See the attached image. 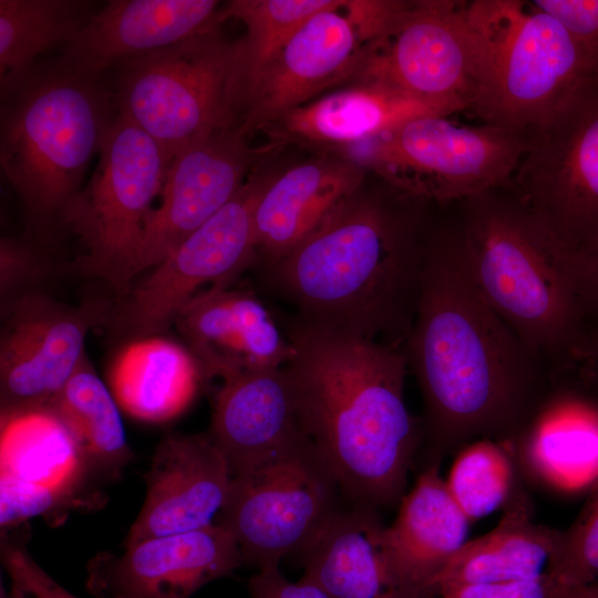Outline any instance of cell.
<instances>
[{
  "label": "cell",
  "instance_id": "obj_39",
  "mask_svg": "<svg viewBox=\"0 0 598 598\" xmlns=\"http://www.w3.org/2000/svg\"><path fill=\"white\" fill-rule=\"evenodd\" d=\"M248 588L251 598H331L305 576L298 581L287 579L279 566L258 569L249 579Z\"/></svg>",
  "mask_w": 598,
  "mask_h": 598
},
{
  "label": "cell",
  "instance_id": "obj_15",
  "mask_svg": "<svg viewBox=\"0 0 598 598\" xmlns=\"http://www.w3.org/2000/svg\"><path fill=\"white\" fill-rule=\"evenodd\" d=\"M239 126L198 140L171 159L159 203L144 234L138 275L159 264L218 213L243 187L247 173L270 148H252Z\"/></svg>",
  "mask_w": 598,
  "mask_h": 598
},
{
  "label": "cell",
  "instance_id": "obj_14",
  "mask_svg": "<svg viewBox=\"0 0 598 598\" xmlns=\"http://www.w3.org/2000/svg\"><path fill=\"white\" fill-rule=\"evenodd\" d=\"M0 339L1 410L49 405L85 357V340L109 320L101 303L66 306L35 292L4 311Z\"/></svg>",
  "mask_w": 598,
  "mask_h": 598
},
{
  "label": "cell",
  "instance_id": "obj_44",
  "mask_svg": "<svg viewBox=\"0 0 598 598\" xmlns=\"http://www.w3.org/2000/svg\"><path fill=\"white\" fill-rule=\"evenodd\" d=\"M555 598H578L573 590L557 589Z\"/></svg>",
  "mask_w": 598,
  "mask_h": 598
},
{
  "label": "cell",
  "instance_id": "obj_26",
  "mask_svg": "<svg viewBox=\"0 0 598 598\" xmlns=\"http://www.w3.org/2000/svg\"><path fill=\"white\" fill-rule=\"evenodd\" d=\"M440 466L421 470L394 522L386 526L398 578L424 598L431 581L468 540L472 523L452 497Z\"/></svg>",
  "mask_w": 598,
  "mask_h": 598
},
{
  "label": "cell",
  "instance_id": "obj_3",
  "mask_svg": "<svg viewBox=\"0 0 598 598\" xmlns=\"http://www.w3.org/2000/svg\"><path fill=\"white\" fill-rule=\"evenodd\" d=\"M360 190L288 255L260 268L293 318L401 349L412 328L426 240L404 205Z\"/></svg>",
  "mask_w": 598,
  "mask_h": 598
},
{
  "label": "cell",
  "instance_id": "obj_38",
  "mask_svg": "<svg viewBox=\"0 0 598 598\" xmlns=\"http://www.w3.org/2000/svg\"><path fill=\"white\" fill-rule=\"evenodd\" d=\"M556 591L546 574L533 579L456 586L431 598H555Z\"/></svg>",
  "mask_w": 598,
  "mask_h": 598
},
{
  "label": "cell",
  "instance_id": "obj_32",
  "mask_svg": "<svg viewBox=\"0 0 598 598\" xmlns=\"http://www.w3.org/2000/svg\"><path fill=\"white\" fill-rule=\"evenodd\" d=\"M344 0H233L218 10V22L241 21L244 96L248 84L278 55L315 14L341 7Z\"/></svg>",
  "mask_w": 598,
  "mask_h": 598
},
{
  "label": "cell",
  "instance_id": "obj_7",
  "mask_svg": "<svg viewBox=\"0 0 598 598\" xmlns=\"http://www.w3.org/2000/svg\"><path fill=\"white\" fill-rule=\"evenodd\" d=\"M116 68L117 112L171 159L198 140L240 125L243 42L226 39L218 25Z\"/></svg>",
  "mask_w": 598,
  "mask_h": 598
},
{
  "label": "cell",
  "instance_id": "obj_24",
  "mask_svg": "<svg viewBox=\"0 0 598 598\" xmlns=\"http://www.w3.org/2000/svg\"><path fill=\"white\" fill-rule=\"evenodd\" d=\"M348 85L299 106L270 124L271 150L288 143L339 148L373 138L413 117L448 116L444 107L373 80H353Z\"/></svg>",
  "mask_w": 598,
  "mask_h": 598
},
{
  "label": "cell",
  "instance_id": "obj_36",
  "mask_svg": "<svg viewBox=\"0 0 598 598\" xmlns=\"http://www.w3.org/2000/svg\"><path fill=\"white\" fill-rule=\"evenodd\" d=\"M529 2L565 29L598 72V0H533Z\"/></svg>",
  "mask_w": 598,
  "mask_h": 598
},
{
  "label": "cell",
  "instance_id": "obj_1",
  "mask_svg": "<svg viewBox=\"0 0 598 598\" xmlns=\"http://www.w3.org/2000/svg\"><path fill=\"white\" fill-rule=\"evenodd\" d=\"M402 352L424 402L421 470L480 439L511 443L553 379L482 296L458 227L426 240Z\"/></svg>",
  "mask_w": 598,
  "mask_h": 598
},
{
  "label": "cell",
  "instance_id": "obj_33",
  "mask_svg": "<svg viewBox=\"0 0 598 598\" xmlns=\"http://www.w3.org/2000/svg\"><path fill=\"white\" fill-rule=\"evenodd\" d=\"M455 455L445 482L471 522L505 507L523 481L507 442L480 439Z\"/></svg>",
  "mask_w": 598,
  "mask_h": 598
},
{
  "label": "cell",
  "instance_id": "obj_13",
  "mask_svg": "<svg viewBox=\"0 0 598 598\" xmlns=\"http://www.w3.org/2000/svg\"><path fill=\"white\" fill-rule=\"evenodd\" d=\"M360 79L435 103L451 114L470 110L477 91L478 50L467 2L408 1L393 25L363 47L351 81Z\"/></svg>",
  "mask_w": 598,
  "mask_h": 598
},
{
  "label": "cell",
  "instance_id": "obj_4",
  "mask_svg": "<svg viewBox=\"0 0 598 598\" xmlns=\"http://www.w3.org/2000/svg\"><path fill=\"white\" fill-rule=\"evenodd\" d=\"M463 203L458 230L482 296L551 374L565 370L586 338L574 258L511 187Z\"/></svg>",
  "mask_w": 598,
  "mask_h": 598
},
{
  "label": "cell",
  "instance_id": "obj_42",
  "mask_svg": "<svg viewBox=\"0 0 598 598\" xmlns=\"http://www.w3.org/2000/svg\"><path fill=\"white\" fill-rule=\"evenodd\" d=\"M578 598H598V581L573 589Z\"/></svg>",
  "mask_w": 598,
  "mask_h": 598
},
{
  "label": "cell",
  "instance_id": "obj_35",
  "mask_svg": "<svg viewBox=\"0 0 598 598\" xmlns=\"http://www.w3.org/2000/svg\"><path fill=\"white\" fill-rule=\"evenodd\" d=\"M43 245L29 236L1 237L0 240V298L2 311L19 299L40 292L38 286L45 280L51 264Z\"/></svg>",
  "mask_w": 598,
  "mask_h": 598
},
{
  "label": "cell",
  "instance_id": "obj_19",
  "mask_svg": "<svg viewBox=\"0 0 598 598\" xmlns=\"http://www.w3.org/2000/svg\"><path fill=\"white\" fill-rule=\"evenodd\" d=\"M231 286L200 292L175 320L203 382L281 368L293 355L286 329L264 301Z\"/></svg>",
  "mask_w": 598,
  "mask_h": 598
},
{
  "label": "cell",
  "instance_id": "obj_27",
  "mask_svg": "<svg viewBox=\"0 0 598 598\" xmlns=\"http://www.w3.org/2000/svg\"><path fill=\"white\" fill-rule=\"evenodd\" d=\"M523 482L504 507L497 526L466 542L431 581L427 598L456 586L533 579L547 574L560 530L535 520Z\"/></svg>",
  "mask_w": 598,
  "mask_h": 598
},
{
  "label": "cell",
  "instance_id": "obj_16",
  "mask_svg": "<svg viewBox=\"0 0 598 598\" xmlns=\"http://www.w3.org/2000/svg\"><path fill=\"white\" fill-rule=\"evenodd\" d=\"M125 547L89 563L86 586L96 598H189L244 565L235 538L218 523Z\"/></svg>",
  "mask_w": 598,
  "mask_h": 598
},
{
  "label": "cell",
  "instance_id": "obj_40",
  "mask_svg": "<svg viewBox=\"0 0 598 598\" xmlns=\"http://www.w3.org/2000/svg\"><path fill=\"white\" fill-rule=\"evenodd\" d=\"M575 264L586 315L598 313V255Z\"/></svg>",
  "mask_w": 598,
  "mask_h": 598
},
{
  "label": "cell",
  "instance_id": "obj_22",
  "mask_svg": "<svg viewBox=\"0 0 598 598\" xmlns=\"http://www.w3.org/2000/svg\"><path fill=\"white\" fill-rule=\"evenodd\" d=\"M208 434L225 456L231 477L305 439L285 365L223 380L214 396Z\"/></svg>",
  "mask_w": 598,
  "mask_h": 598
},
{
  "label": "cell",
  "instance_id": "obj_30",
  "mask_svg": "<svg viewBox=\"0 0 598 598\" xmlns=\"http://www.w3.org/2000/svg\"><path fill=\"white\" fill-rule=\"evenodd\" d=\"M95 8L83 0H0L1 99L30 76L40 54L79 32Z\"/></svg>",
  "mask_w": 598,
  "mask_h": 598
},
{
  "label": "cell",
  "instance_id": "obj_11",
  "mask_svg": "<svg viewBox=\"0 0 598 598\" xmlns=\"http://www.w3.org/2000/svg\"><path fill=\"white\" fill-rule=\"evenodd\" d=\"M509 187L576 262L598 255V79L528 135Z\"/></svg>",
  "mask_w": 598,
  "mask_h": 598
},
{
  "label": "cell",
  "instance_id": "obj_2",
  "mask_svg": "<svg viewBox=\"0 0 598 598\" xmlns=\"http://www.w3.org/2000/svg\"><path fill=\"white\" fill-rule=\"evenodd\" d=\"M293 355L285 364L298 423L349 504H400L423 441L405 402L401 349L306 324H285Z\"/></svg>",
  "mask_w": 598,
  "mask_h": 598
},
{
  "label": "cell",
  "instance_id": "obj_18",
  "mask_svg": "<svg viewBox=\"0 0 598 598\" xmlns=\"http://www.w3.org/2000/svg\"><path fill=\"white\" fill-rule=\"evenodd\" d=\"M509 444L523 481L558 495L591 492L598 485V390L553 375Z\"/></svg>",
  "mask_w": 598,
  "mask_h": 598
},
{
  "label": "cell",
  "instance_id": "obj_29",
  "mask_svg": "<svg viewBox=\"0 0 598 598\" xmlns=\"http://www.w3.org/2000/svg\"><path fill=\"white\" fill-rule=\"evenodd\" d=\"M90 470L78 439L50 405L1 410V477L76 504Z\"/></svg>",
  "mask_w": 598,
  "mask_h": 598
},
{
  "label": "cell",
  "instance_id": "obj_34",
  "mask_svg": "<svg viewBox=\"0 0 598 598\" xmlns=\"http://www.w3.org/2000/svg\"><path fill=\"white\" fill-rule=\"evenodd\" d=\"M576 520L560 530L547 575L557 589L573 590L598 581V485Z\"/></svg>",
  "mask_w": 598,
  "mask_h": 598
},
{
  "label": "cell",
  "instance_id": "obj_25",
  "mask_svg": "<svg viewBox=\"0 0 598 598\" xmlns=\"http://www.w3.org/2000/svg\"><path fill=\"white\" fill-rule=\"evenodd\" d=\"M303 576L331 598H424L398 578L380 511L348 504L299 556Z\"/></svg>",
  "mask_w": 598,
  "mask_h": 598
},
{
  "label": "cell",
  "instance_id": "obj_9",
  "mask_svg": "<svg viewBox=\"0 0 598 598\" xmlns=\"http://www.w3.org/2000/svg\"><path fill=\"white\" fill-rule=\"evenodd\" d=\"M527 143L496 125L422 115L340 152L404 195L445 204L509 187Z\"/></svg>",
  "mask_w": 598,
  "mask_h": 598
},
{
  "label": "cell",
  "instance_id": "obj_28",
  "mask_svg": "<svg viewBox=\"0 0 598 598\" xmlns=\"http://www.w3.org/2000/svg\"><path fill=\"white\" fill-rule=\"evenodd\" d=\"M110 389L131 416L162 423L183 413L202 383L186 346L161 334L133 339L113 359Z\"/></svg>",
  "mask_w": 598,
  "mask_h": 598
},
{
  "label": "cell",
  "instance_id": "obj_10",
  "mask_svg": "<svg viewBox=\"0 0 598 598\" xmlns=\"http://www.w3.org/2000/svg\"><path fill=\"white\" fill-rule=\"evenodd\" d=\"M340 487L306 436L271 461L231 477L218 524L244 564L279 566L308 549L346 506Z\"/></svg>",
  "mask_w": 598,
  "mask_h": 598
},
{
  "label": "cell",
  "instance_id": "obj_23",
  "mask_svg": "<svg viewBox=\"0 0 598 598\" xmlns=\"http://www.w3.org/2000/svg\"><path fill=\"white\" fill-rule=\"evenodd\" d=\"M365 168L322 156L274 174L254 214L257 268L278 261L360 190Z\"/></svg>",
  "mask_w": 598,
  "mask_h": 598
},
{
  "label": "cell",
  "instance_id": "obj_6",
  "mask_svg": "<svg viewBox=\"0 0 598 598\" xmlns=\"http://www.w3.org/2000/svg\"><path fill=\"white\" fill-rule=\"evenodd\" d=\"M467 17L478 50L470 111L528 136L598 72L565 29L529 1L474 0Z\"/></svg>",
  "mask_w": 598,
  "mask_h": 598
},
{
  "label": "cell",
  "instance_id": "obj_12",
  "mask_svg": "<svg viewBox=\"0 0 598 598\" xmlns=\"http://www.w3.org/2000/svg\"><path fill=\"white\" fill-rule=\"evenodd\" d=\"M275 173L249 175L238 193L118 298L112 327L132 339L161 334L200 292L231 286L257 266L254 214Z\"/></svg>",
  "mask_w": 598,
  "mask_h": 598
},
{
  "label": "cell",
  "instance_id": "obj_5",
  "mask_svg": "<svg viewBox=\"0 0 598 598\" xmlns=\"http://www.w3.org/2000/svg\"><path fill=\"white\" fill-rule=\"evenodd\" d=\"M101 78L35 68L1 99L0 164L20 198L29 237L49 245L83 187L116 113Z\"/></svg>",
  "mask_w": 598,
  "mask_h": 598
},
{
  "label": "cell",
  "instance_id": "obj_17",
  "mask_svg": "<svg viewBox=\"0 0 598 598\" xmlns=\"http://www.w3.org/2000/svg\"><path fill=\"white\" fill-rule=\"evenodd\" d=\"M344 4L311 17L248 84L240 122L248 135L353 79L363 44Z\"/></svg>",
  "mask_w": 598,
  "mask_h": 598
},
{
  "label": "cell",
  "instance_id": "obj_20",
  "mask_svg": "<svg viewBox=\"0 0 598 598\" xmlns=\"http://www.w3.org/2000/svg\"><path fill=\"white\" fill-rule=\"evenodd\" d=\"M219 1L112 0L62 45L55 70L101 78L111 66L217 27Z\"/></svg>",
  "mask_w": 598,
  "mask_h": 598
},
{
  "label": "cell",
  "instance_id": "obj_41",
  "mask_svg": "<svg viewBox=\"0 0 598 598\" xmlns=\"http://www.w3.org/2000/svg\"><path fill=\"white\" fill-rule=\"evenodd\" d=\"M585 355L595 361V375H591L595 381L590 383L598 390V333L595 337H586L580 358Z\"/></svg>",
  "mask_w": 598,
  "mask_h": 598
},
{
  "label": "cell",
  "instance_id": "obj_37",
  "mask_svg": "<svg viewBox=\"0 0 598 598\" xmlns=\"http://www.w3.org/2000/svg\"><path fill=\"white\" fill-rule=\"evenodd\" d=\"M2 563L11 586L24 598H78L51 578L29 555L22 542L2 537Z\"/></svg>",
  "mask_w": 598,
  "mask_h": 598
},
{
  "label": "cell",
  "instance_id": "obj_8",
  "mask_svg": "<svg viewBox=\"0 0 598 598\" xmlns=\"http://www.w3.org/2000/svg\"><path fill=\"white\" fill-rule=\"evenodd\" d=\"M97 155L93 175L64 209L60 229L80 245L78 270L107 282L120 298L138 276L146 221L171 158L120 112Z\"/></svg>",
  "mask_w": 598,
  "mask_h": 598
},
{
  "label": "cell",
  "instance_id": "obj_21",
  "mask_svg": "<svg viewBox=\"0 0 598 598\" xmlns=\"http://www.w3.org/2000/svg\"><path fill=\"white\" fill-rule=\"evenodd\" d=\"M231 483L228 463L208 433H167L146 474V497L125 546L207 527Z\"/></svg>",
  "mask_w": 598,
  "mask_h": 598
},
{
  "label": "cell",
  "instance_id": "obj_31",
  "mask_svg": "<svg viewBox=\"0 0 598 598\" xmlns=\"http://www.w3.org/2000/svg\"><path fill=\"white\" fill-rule=\"evenodd\" d=\"M49 405L75 435L92 468L112 473L130 462L120 405L86 355Z\"/></svg>",
  "mask_w": 598,
  "mask_h": 598
},
{
  "label": "cell",
  "instance_id": "obj_43",
  "mask_svg": "<svg viewBox=\"0 0 598 598\" xmlns=\"http://www.w3.org/2000/svg\"><path fill=\"white\" fill-rule=\"evenodd\" d=\"M1 598H24V596L18 589L11 586L9 592L1 590Z\"/></svg>",
  "mask_w": 598,
  "mask_h": 598
}]
</instances>
